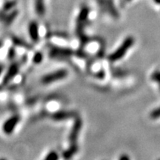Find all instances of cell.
Instances as JSON below:
<instances>
[{
  "mask_svg": "<svg viewBox=\"0 0 160 160\" xmlns=\"http://www.w3.org/2000/svg\"><path fill=\"white\" fill-rule=\"evenodd\" d=\"M151 117L153 119H157L158 118L160 117V107L158 108L153 110L152 111L151 113Z\"/></svg>",
  "mask_w": 160,
  "mask_h": 160,
  "instance_id": "cell-12",
  "label": "cell"
},
{
  "mask_svg": "<svg viewBox=\"0 0 160 160\" xmlns=\"http://www.w3.org/2000/svg\"><path fill=\"white\" fill-rule=\"evenodd\" d=\"M42 59H43L42 53H40V52H37V53L34 55V57H33V62H34V63L39 64L42 61Z\"/></svg>",
  "mask_w": 160,
  "mask_h": 160,
  "instance_id": "cell-11",
  "label": "cell"
},
{
  "mask_svg": "<svg viewBox=\"0 0 160 160\" xmlns=\"http://www.w3.org/2000/svg\"><path fill=\"white\" fill-rule=\"evenodd\" d=\"M119 160H130V158L127 155H122L119 158Z\"/></svg>",
  "mask_w": 160,
  "mask_h": 160,
  "instance_id": "cell-14",
  "label": "cell"
},
{
  "mask_svg": "<svg viewBox=\"0 0 160 160\" xmlns=\"http://www.w3.org/2000/svg\"><path fill=\"white\" fill-rule=\"evenodd\" d=\"M78 151V146L76 144H71V147L64 152L62 157L65 159H70Z\"/></svg>",
  "mask_w": 160,
  "mask_h": 160,
  "instance_id": "cell-8",
  "label": "cell"
},
{
  "mask_svg": "<svg viewBox=\"0 0 160 160\" xmlns=\"http://www.w3.org/2000/svg\"><path fill=\"white\" fill-rule=\"evenodd\" d=\"M68 71L67 70H59L54 72V73H49V74L45 75L42 78V82L43 84H50L53 82L58 81V80H61L67 77Z\"/></svg>",
  "mask_w": 160,
  "mask_h": 160,
  "instance_id": "cell-2",
  "label": "cell"
},
{
  "mask_svg": "<svg viewBox=\"0 0 160 160\" xmlns=\"http://www.w3.org/2000/svg\"><path fill=\"white\" fill-rule=\"evenodd\" d=\"M72 51L68 49H54L53 50V53L52 54L57 55H71Z\"/></svg>",
  "mask_w": 160,
  "mask_h": 160,
  "instance_id": "cell-9",
  "label": "cell"
},
{
  "mask_svg": "<svg viewBox=\"0 0 160 160\" xmlns=\"http://www.w3.org/2000/svg\"><path fill=\"white\" fill-rule=\"evenodd\" d=\"M159 160H160V159H159Z\"/></svg>",
  "mask_w": 160,
  "mask_h": 160,
  "instance_id": "cell-18",
  "label": "cell"
},
{
  "mask_svg": "<svg viewBox=\"0 0 160 160\" xmlns=\"http://www.w3.org/2000/svg\"><path fill=\"white\" fill-rule=\"evenodd\" d=\"M133 44H134V39L133 37H128L126 38L119 48L116 50L112 54L109 56L108 58L110 61L115 62L122 58L125 55V53H127V51L133 46Z\"/></svg>",
  "mask_w": 160,
  "mask_h": 160,
  "instance_id": "cell-1",
  "label": "cell"
},
{
  "mask_svg": "<svg viewBox=\"0 0 160 160\" xmlns=\"http://www.w3.org/2000/svg\"><path fill=\"white\" fill-rule=\"evenodd\" d=\"M82 125V122L81 119H78L76 120L69 136V139L71 144H76V142H77L78 135H79L80 130H81Z\"/></svg>",
  "mask_w": 160,
  "mask_h": 160,
  "instance_id": "cell-4",
  "label": "cell"
},
{
  "mask_svg": "<svg viewBox=\"0 0 160 160\" xmlns=\"http://www.w3.org/2000/svg\"><path fill=\"white\" fill-rule=\"evenodd\" d=\"M156 1H157L158 3H160V0H156Z\"/></svg>",
  "mask_w": 160,
  "mask_h": 160,
  "instance_id": "cell-16",
  "label": "cell"
},
{
  "mask_svg": "<svg viewBox=\"0 0 160 160\" xmlns=\"http://www.w3.org/2000/svg\"><path fill=\"white\" fill-rule=\"evenodd\" d=\"M29 33L33 41L37 42L39 39V31L37 23L32 22L29 26Z\"/></svg>",
  "mask_w": 160,
  "mask_h": 160,
  "instance_id": "cell-7",
  "label": "cell"
},
{
  "mask_svg": "<svg viewBox=\"0 0 160 160\" xmlns=\"http://www.w3.org/2000/svg\"><path fill=\"white\" fill-rule=\"evenodd\" d=\"M0 160H7V159H0Z\"/></svg>",
  "mask_w": 160,
  "mask_h": 160,
  "instance_id": "cell-17",
  "label": "cell"
},
{
  "mask_svg": "<svg viewBox=\"0 0 160 160\" xmlns=\"http://www.w3.org/2000/svg\"><path fill=\"white\" fill-rule=\"evenodd\" d=\"M59 159V155L56 151H51L46 156L44 160H58Z\"/></svg>",
  "mask_w": 160,
  "mask_h": 160,
  "instance_id": "cell-10",
  "label": "cell"
},
{
  "mask_svg": "<svg viewBox=\"0 0 160 160\" xmlns=\"http://www.w3.org/2000/svg\"><path fill=\"white\" fill-rule=\"evenodd\" d=\"M152 79L155 80V81H160V73L158 72V73H155L152 75Z\"/></svg>",
  "mask_w": 160,
  "mask_h": 160,
  "instance_id": "cell-13",
  "label": "cell"
},
{
  "mask_svg": "<svg viewBox=\"0 0 160 160\" xmlns=\"http://www.w3.org/2000/svg\"><path fill=\"white\" fill-rule=\"evenodd\" d=\"M19 122V117L18 116H13V117L9 118L7 121L5 122L2 126L4 133L6 134H11V133H13V130H14Z\"/></svg>",
  "mask_w": 160,
  "mask_h": 160,
  "instance_id": "cell-3",
  "label": "cell"
},
{
  "mask_svg": "<svg viewBox=\"0 0 160 160\" xmlns=\"http://www.w3.org/2000/svg\"><path fill=\"white\" fill-rule=\"evenodd\" d=\"M2 71V67H1V66H0V75H1Z\"/></svg>",
  "mask_w": 160,
  "mask_h": 160,
  "instance_id": "cell-15",
  "label": "cell"
},
{
  "mask_svg": "<svg viewBox=\"0 0 160 160\" xmlns=\"http://www.w3.org/2000/svg\"><path fill=\"white\" fill-rule=\"evenodd\" d=\"M18 70H19V67L17 64H13L11 67L9 68L8 71L7 73H6L5 77L3 79V84L6 85L11 80L15 77V75L17 74Z\"/></svg>",
  "mask_w": 160,
  "mask_h": 160,
  "instance_id": "cell-5",
  "label": "cell"
},
{
  "mask_svg": "<svg viewBox=\"0 0 160 160\" xmlns=\"http://www.w3.org/2000/svg\"><path fill=\"white\" fill-rule=\"evenodd\" d=\"M73 113L72 112H66V111H60L54 113L53 115V119L57 120V121H62L69 119L73 117Z\"/></svg>",
  "mask_w": 160,
  "mask_h": 160,
  "instance_id": "cell-6",
  "label": "cell"
}]
</instances>
